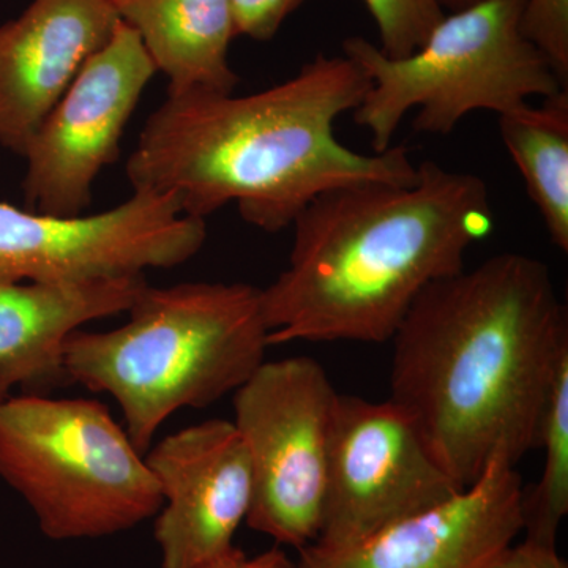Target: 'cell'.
Instances as JSON below:
<instances>
[{
	"instance_id": "18",
	"label": "cell",
	"mask_w": 568,
	"mask_h": 568,
	"mask_svg": "<svg viewBox=\"0 0 568 568\" xmlns=\"http://www.w3.org/2000/svg\"><path fill=\"white\" fill-rule=\"evenodd\" d=\"M379 32V50L403 59L418 50L446 17L436 0H364Z\"/></svg>"
},
{
	"instance_id": "14",
	"label": "cell",
	"mask_w": 568,
	"mask_h": 568,
	"mask_svg": "<svg viewBox=\"0 0 568 568\" xmlns=\"http://www.w3.org/2000/svg\"><path fill=\"white\" fill-rule=\"evenodd\" d=\"M144 276L103 282L0 283V405L20 387L69 383L63 346L92 321L122 315L145 286Z\"/></svg>"
},
{
	"instance_id": "9",
	"label": "cell",
	"mask_w": 568,
	"mask_h": 568,
	"mask_svg": "<svg viewBox=\"0 0 568 568\" xmlns=\"http://www.w3.org/2000/svg\"><path fill=\"white\" fill-rule=\"evenodd\" d=\"M463 491L390 398L339 395L316 547L357 544Z\"/></svg>"
},
{
	"instance_id": "4",
	"label": "cell",
	"mask_w": 568,
	"mask_h": 568,
	"mask_svg": "<svg viewBox=\"0 0 568 568\" xmlns=\"http://www.w3.org/2000/svg\"><path fill=\"white\" fill-rule=\"evenodd\" d=\"M130 320L73 332L63 346L69 383L111 395L142 455L183 407H207L264 364L268 328L261 290L245 283L145 284Z\"/></svg>"
},
{
	"instance_id": "11",
	"label": "cell",
	"mask_w": 568,
	"mask_h": 568,
	"mask_svg": "<svg viewBox=\"0 0 568 568\" xmlns=\"http://www.w3.org/2000/svg\"><path fill=\"white\" fill-rule=\"evenodd\" d=\"M523 487L504 450L476 484L446 503L410 515L338 549L310 544L298 568H485L523 532Z\"/></svg>"
},
{
	"instance_id": "8",
	"label": "cell",
	"mask_w": 568,
	"mask_h": 568,
	"mask_svg": "<svg viewBox=\"0 0 568 568\" xmlns=\"http://www.w3.org/2000/svg\"><path fill=\"white\" fill-rule=\"evenodd\" d=\"M207 224L174 193L133 190L110 211L50 215L0 203V283L71 284L144 276L200 253Z\"/></svg>"
},
{
	"instance_id": "1",
	"label": "cell",
	"mask_w": 568,
	"mask_h": 568,
	"mask_svg": "<svg viewBox=\"0 0 568 568\" xmlns=\"http://www.w3.org/2000/svg\"><path fill=\"white\" fill-rule=\"evenodd\" d=\"M390 399L413 418L448 477L466 489L504 450L538 446L568 315L544 261L488 257L429 284L394 336Z\"/></svg>"
},
{
	"instance_id": "22",
	"label": "cell",
	"mask_w": 568,
	"mask_h": 568,
	"mask_svg": "<svg viewBox=\"0 0 568 568\" xmlns=\"http://www.w3.org/2000/svg\"><path fill=\"white\" fill-rule=\"evenodd\" d=\"M193 568H298L297 560L278 547L256 556H246L242 549L231 547Z\"/></svg>"
},
{
	"instance_id": "6",
	"label": "cell",
	"mask_w": 568,
	"mask_h": 568,
	"mask_svg": "<svg viewBox=\"0 0 568 568\" xmlns=\"http://www.w3.org/2000/svg\"><path fill=\"white\" fill-rule=\"evenodd\" d=\"M0 478L51 540L112 536L155 517L162 489L110 409L39 394L0 405Z\"/></svg>"
},
{
	"instance_id": "16",
	"label": "cell",
	"mask_w": 568,
	"mask_h": 568,
	"mask_svg": "<svg viewBox=\"0 0 568 568\" xmlns=\"http://www.w3.org/2000/svg\"><path fill=\"white\" fill-rule=\"evenodd\" d=\"M499 133L517 164L552 245L568 252V89L499 115Z\"/></svg>"
},
{
	"instance_id": "19",
	"label": "cell",
	"mask_w": 568,
	"mask_h": 568,
	"mask_svg": "<svg viewBox=\"0 0 568 568\" xmlns=\"http://www.w3.org/2000/svg\"><path fill=\"white\" fill-rule=\"evenodd\" d=\"M521 32L568 88V0H525Z\"/></svg>"
},
{
	"instance_id": "15",
	"label": "cell",
	"mask_w": 568,
	"mask_h": 568,
	"mask_svg": "<svg viewBox=\"0 0 568 568\" xmlns=\"http://www.w3.org/2000/svg\"><path fill=\"white\" fill-rule=\"evenodd\" d=\"M168 80V95L234 93L230 65L237 32L231 0H111Z\"/></svg>"
},
{
	"instance_id": "2",
	"label": "cell",
	"mask_w": 568,
	"mask_h": 568,
	"mask_svg": "<svg viewBox=\"0 0 568 568\" xmlns=\"http://www.w3.org/2000/svg\"><path fill=\"white\" fill-rule=\"evenodd\" d=\"M368 89L353 59L317 54L290 80L252 95H168L149 115L126 178L133 190L174 193L197 219L235 204L265 233L293 226L306 205L339 186L413 185L417 164L406 148L361 153L336 138V121Z\"/></svg>"
},
{
	"instance_id": "13",
	"label": "cell",
	"mask_w": 568,
	"mask_h": 568,
	"mask_svg": "<svg viewBox=\"0 0 568 568\" xmlns=\"http://www.w3.org/2000/svg\"><path fill=\"white\" fill-rule=\"evenodd\" d=\"M111 0H32L0 26V145L24 155L33 134L119 24Z\"/></svg>"
},
{
	"instance_id": "17",
	"label": "cell",
	"mask_w": 568,
	"mask_h": 568,
	"mask_svg": "<svg viewBox=\"0 0 568 568\" xmlns=\"http://www.w3.org/2000/svg\"><path fill=\"white\" fill-rule=\"evenodd\" d=\"M537 448H544V470L532 488L523 491L525 538L556 547L568 514V357L560 362L549 390Z\"/></svg>"
},
{
	"instance_id": "10",
	"label": "cell",
	"mask_w": 568,
	"mask_h": 568,
	"mask_svg": "<svg viewBox=\"0 0 568 568\" xmlns=\"http://www.w3.org/2000/svg\"><path fill=\"white\" fill-rule=\"evenodd\" d=\"M156 73L138 33L119 21L26 148L29 211L81 215L89 207L93 183L119 159L123 130Z\"/></svg>"
},
{
	"instance_id": "3",
	"label": "cell",
	"mask_w": 568,
	"mask_h": 568,
	"mask_svg": "<svg viewBox=\"0 0 568 568\" xmlns=\"http://www.w3.org/2000/svg\"><path fill=\"white\" fill-rule=\"evenodd\" d=\"M417 173L413 185L355 183L306 205L287 267L261 290L268 345L390 342L429 284L465 268L495 224L487 182L432 160Z\"/></svg>"
},
{
	"instance_id": "12",
	"label": "cell",
	"mask_w": 568,
	"mask_h": 568,
	"mask_svg": "<svg viewBox=\"0 0 568 568\" xmlns=\"http://www.w3.org/2000/svg\"><path fill=\"white\" fill-rule=\"evenodd\" d=\"M144 458L163 495L155 523L162 568H193L234 547L252 506L253 476L233 422L183 428Z\"/></svg>"
},
{
	"instance_id": "20",
	"label": "cell",
	"mask_w": 568,
	"mask_h": 568,
	"mask_svg": "<svg viewBox=\"0 0 568 568\" xmlns=\"http://www.w3.org/2000/svg\"><path fill=\"white\" fill-rule=\"evenodd\" d=\"M305 0H231L235 32L256 41L274 39L284 21Z\"/></svg>"
},
{
	"instance_id": "5",
	"label": "cell",
	"mask_w": 568,
	"mask_h": 568,
	"mask_svg": "<svg viewBox=\"0 0 568 568\" xmlns=\"http://www.w3.org/2000/svg\"><path fill=\"white\" fill-rule=\"evenodd\" d=\"M525 0H485L446 13L413 54L390 59L364 37H347L343 54L369 80L354 121L372 138L373 152L392 148L407 112L418 133L450 134L476 111L504 114L534 97L566 85L521 32Z\"/></svg>"
},
{
	"instance_id": "21",
	"label": "cell",
	"mask_w": 568,
	"mask_h": 568,
	"mask_svg": "<svg viewBox=\"0 0 568 568\" xmlns=\"http://www.w3.org/2000/svg\"><path fill=\"white\" fill-rule=\"evenodd\" d=\"M485 568H568V566L566 560L560 558L556 547L525 538L521 544H511L504 549Z\"/></svg>"
},
{
	"instance_id": "23",
	"label": "cell",
	"mask_w": 568,
	"mask_h": 568,
	"mask_svg": "<svg viewBox=\"0 0 568 568\" xmlns=\"http://www.w3.org/2000/svg\"><path fill=\"white\" fill-rule=\"evenodd\" d=\"M436 2L446 13H455V11L469 9V7L485 2V0H436Z\"/></svg>"
},
{
	"instance_id": "7",
	"label": "cell",
	"mask_w": 568,
	"mask_h": 568,
	"mask_svg": "<svg viewBox=\"0 0 568 568\" xmlns=\"http://www.w3.org/2000/svg\"><path fill=\"white\" fill-rule=\"evenodd\" d=\"M338 392L315 358L264 362L234 392V426L252 463L245 521L276 544L302 549L323 518Z\"/></svg>"
}]
</instances>
